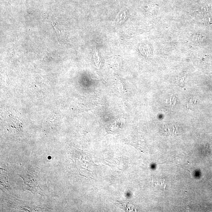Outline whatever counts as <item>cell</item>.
Segmentation results:
<instances>
[{
    "instance_id": "cell-1",
    "label": "cell",
    "mask_w": 212,
    "mask_h": 212,
    "mask_svg": "<svg viewBox=\"0 0 212 212\" xmlns=\"http://www.w3.org/2000/svg\"><path fill=\"white\" fill-rule=\"evenodd\" d=\"M165 181L166 179L164 178L157 177L154 178L152 180V182L154 187L162 190L165 189L166 187Z\"/></svg>"
},
{
    "instance_id": "cell-2",
    "label": "cell",
    "mask_w": 212,
    "mask_h": 212,
    "mask_svg": "<svg viewBox=\"0 0 212 212\" xmlns=\"http://www.w3.org/2000/svg\"><path fill=\"white\" fill-rule=\"evenodd\" d=\"M203 36L200 34H196L194 35L193 37V39L194 41H200L202 39Z\"/></svg>"
}]
</instances>
